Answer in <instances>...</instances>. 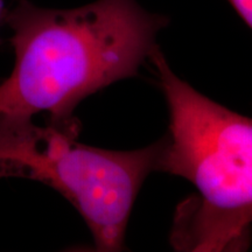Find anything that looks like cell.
I'll use <instances>...</instances> for the list:
<instances>
[{
    "mask_svg": "<svg viewBox=\"0 0 252 252\" xmlns=\"http://www.w3.org/2000/svg\"><path fill=\"white\" fill-rule=\"evenodd\" d=\"M4 20L15 63L0 84V117L47 112L55 123L74 121L81 100L137 76L169 23L137 0H96L69 9L19 0Z\"/></svg>",
    "mask_w": 252,
    "mask_h": 252,
    "instance_id": "obj_1",
    "label": "cell"
},
{
    "mask_svg": "<svg viewBox=\"0 0 252 252\" xmlns=\"http://www.w3.org/2000/svg\"><path fill=\"white\" fill-rule=\"evenodd\" d=\"M169 110L157 171L197 190L172 232L178 250H243L252 225V118L214 102L179 78L159 47L150 58Z\"/></svg>",
    "mask_w": 252,
    "mask_h": 252,
    "instance_id": "obj_2",
    "label": "cell"
},
{
    "mask_svg": "<svg viewBox=\"0 0 252 252\" xmlns=\"http://www.w3.org/2000/svg\"><path fill=\"white\" fill-rule=\"evenodd\" d=\"M80 123L0 117V178L46 184L77 209L97 251L124 249L134 201L157 172L161 140L135 151H109L78 141Z\"/></svg>",
    "mask_w": 252,
    "mask_h": 252,
    "instance_id": "obj_3",
    "label": "cell"
},
{
    "mask_svg": "<svg viewBox=\"0 0 252 252\" xmlns=\"http://www.w3.org/2000/svg\"><path fill=\"white\" fill-rule=\"evenodd\" d=\"M228 1L252 30V0H228Z\"/></svg>",
    "mask_w": 252,
    "mask_h": 252,
    "instance_id": "obj_4",
    "label": "cell"
},
{
    "mask_svg": "<svg viewBox=\"0 0 252 252\" xmlns=\"http://www.w3.org/2000/svg\"><path fill=\"white\" fill-rule=\"evenodd\" d=\"M5 17V8H4V0H0V23L4 20Z\"/></svg>",
    "mask_w": 252,
    "mask_h": 252,
    "instance_id": "obj_5",
    "label": "cell"
}]
</instances>
